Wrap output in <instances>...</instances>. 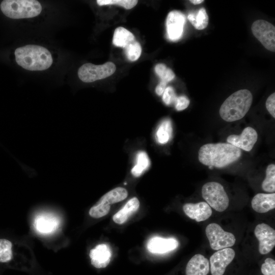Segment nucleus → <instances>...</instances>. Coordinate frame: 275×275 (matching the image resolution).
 Listing matches in <instances>:
<instances>
[{"mask_svg":"<svg viewBox=\"0 0 275 275\" xmlns=\"http://www.w3.org/2000/svg\"><path fill=\"white\" fill-rule=\"evenodd\" d=\"M241 156L240 149L228 143H208L199 150L198 159L209 168H223L237 161Z\"/></svg>","mask_w":275,"mask_h":275,"instance_id":"obj_1","label":"nucleus"},{"mask_svg":"<svg viewBox=\"0 0 275 275\" xmlns=\"http://www.w3.org/2000/svg\"><path fill=\"white\" fill-rule=\"evenodd\" d=\"M17 64L30 71H43L48 69L53 62L50 52L45 47L28 44L17 48L14 52Z\"/></svg>","mask_w":275,"mask_h":275,"instance_id":"obj_2","label":"nucleus"},{"mask_svg":"<svg viewBox=\"0 0 275 275\" xmlns=\"http://www.w3.org/2000/svg\"><path fill=\"white\" fill-rule=\"evenodd\" d=\"M209 269L208 259L201 254H196L186 265V275H207Z\"/></svg>","mask_w":275,"mask_h":275,"instance_id":"obj_18","label":"nucleus"},{"mask_svg":"<svg viewBox=\"0 0 275 275\" xmlns=\"http://www.w3.org/2000/svg\"><path fill=\"white\" fill-rule=\"evenodd\" d=\"M3 13L12 19L29 18L39 15L42 7L36 0H5L0 5Z\"/></svg>","mask_w":275,"mask_h":275,"instance_id":"obj_4","label":"nucleus"},{"mask_svg":"<svg viewBox=\"0 0 275 275\" xmlns=\"http://www.w3.org/2000/svg\"><path fill=\"white\" fill-rule=\"evenodd\" d=\"M235 252L231 248L219 250L210 258V271L212 275H223L226 267L232 261Z\"/></svg>","mask_w":275,"mask_h":275,"instance_id":"obj_11","label":"nucleus"},{"mask_svg":"<svg viewBox=\"0 0 275 275\" xmlns=\"http://www.w3.org/2000/svg\"><path fill=\"white\" fill-rule=\"evenodd\" d=\"M172 123L170 120L166 119L159 124L156 132V139L160 144L167 143L172 137Z\"/></svg>","mask_w":275,"mask_h":275,"instance_id":"obj_24","label":"nucleus"},{"mask_svg":"<svg viewBox=\"0 0 275 275\" xmlns=\"http://www.w3.org/2000/svg\"><path fill=\"white\" fill-rule=\"evenodd\" d=\"M178 245V241L175 238H164L156 236L148 240L147 248L151 253L164 254L174 250Z\"/></svg>","mask_w":275,"mask_h":275,"instance_id":"obj_16","label":"nucleus"},{"mask_svg":"<svg viewBox=\"0 0 275 275\" xmlns=\"http://www.w3.org/2000/svg\"><path fill=\"white\" fill-rule=\"evenodd\" d=\"M202 196L209 206L217 211H224L228 207L229 197L223 186L218 182L204 184L202 188Z\"/></svg>","mask_w":275,"mask_h":275,"instance_id":"obj_5","label":"nucleus"},{"mask_svg":"<svg viewBox=\"0 0 275 275\" xmlns=\"http://www.w3.org/2000/svg\"><path fill=\"white\" fill-rule=\"evenodd\" d=\"M265 106L269 113L275 118V93L270 95L265 102Z\"/></svg>","mask_w":275,"mask_h":275,"instance_id":"obj_33","label":"nucleus"},{"mask_svg":"<svg viewBox=\"0 0 275 275\" xmlns=\"http://www.w3.org/2000/svg\"><path fill=\"white\" fill-rule=\"evenodd\" d=\"M128 196V191L125 188L118 187L104 194L92 206L89 211V215L95 218H98L107 215L111 208V205L121 202Z\"/></svg>","mask_w":275,"mask_h":275,"instance_id":"obj_6","label":"nucleus"},{"mask_svg":"<svg viewBox=\"0 0 275 275\" xmlns=\"http://www.w3.org/2000/svg\"><path fill=\"white\" fill-rule=\"evenodd\" d=\"M211 248L219 250L232 246L235 243V236L230 232L224 231L217 224L211 223L205 229Z\"/></svg>","mask_w":275,"mask_h":275,"instance_id":"obj_8","label":"nucleus"},{"mask_svg":"<svg viewBox=\"0 0 275 275\" xmlns=\"http://www.w3.org/2000/svg\"><path fill=\"white\" fill-rule=\"evenodd\" d=\"M135 41L133 34L123 27H118L115 30L113 43L117 47L125 48Z\"/></svg>","mask_w":275,"mask_h":275,"instance_id":"obj_21","label":"nucleus"},{"mask_svg":"<svg viewBox=\"0 0 275 275\" xmlns=\"http://www.w3.org/2000/svg\"><path fill=\"white\" fill-rule=\"evenodd\" d=\"M189 2L194 5H198V4H200L203 3V2H204V1L203 0H190L189 1Z\"/></svg>","mask_w":275,"mask_h":275,"instance_id":"obj_35","label":"nucleus"},{"mask_svg":"<svg viewBox=\"0 0 275 275\" xmlns=\"http://www.w3.org/2000/svg\"><path fill=\"white\" fill-rule=\"evenodd\" d=\"M185 22L184 15L178 11H171L166 19L168 38L173 41L179 40L182 36Z\"/></svg>","mask_w":275,"mask_h":275,"instance_id":"obj_13","label":"nucleus"},{"mask_svg":"<svg viewBox=\"0 0 275 275\" xmlns=\"http://www.w3.org/2000/svg\"><path fill=\"white\" fill-rule=\"evenodd\" d=\"M262 188L265 191L270 193L275 191V164L271 163L266 169L265 178L262 183Z\"/></svg>","mask_w":275,"mask_h":275,"instance_id":"obj_25","label":"nucleus"},{"mask_svg":"<svg viewBox=\"0 0 275 275\" xmlns=\"http://www.w3.org/2000/svg\"><path fill=\"white\" fill-rule=\"evenodd\" d=\"M190 103L189 100L185 96L177 97L175 102V108L177 111L186 109Z\"/></svg>","mask_w":275,"mask_h":275,"instance_id":"obj_32","label":"nucleus"},{"mask_svg":"<svg viewBox=\"0 0 275 275\" xmlns=\"http://www.w3.org/2000/svg\"><path fill=\"white\" fill-rule=\"evenodd\" d=\"M136 0H97V3L99 6L107 5H118L126 9L133 8L138 3Z\"/></svg>","mask_w":275,"mask_h":275,"instance_id":"obj_29","label":"nucleus"},{"mask_svg":"<svg viewBox=\"0 0 275 275\" xmlns=\"http://www.w3.org/2000/svg\"><path fill=\"white\" fill-rule=\"evenodd\" d=\"M254 36L267 50L275 51V27L264 20L254 21L251 27Z\"/></svg>","mask_w":275,"mask_h":275,"instance_id":"obj_9","label":"nucleus"},{"mask_svg":"<svg viewBox=\"0 0 275 275\" xmlns=\"http://www.w3.org/2000/svg\"><path fill=\"white\" fill-rule=\"evenodd\" d=\"M254 233L259 241V251L261 254H267L275 245V231L268 225L261 223L257 225Z\"/></svg>","mask_w":275,"mask_h":275,"instance_id":"obj_10","label":"nucleus"},{"mask_svg":"<svg viewBox=\"0 0 275 275\" xmlns=\"http://www.w3.org/2000/svg\"><path fill=\"white\" fill-rule=\"evenodd\" d=\"M125 53L130 61H135L140 57L142 48L140 43L135 40L124 48Z\"/></svg>","mask_w":275,"mask_h":275,"instance_id":"obj_28","label":"nucleus"},{"mask_svg":"<svg viewBox=\"0 0 275 275\" xmlns=\"http://www.w3.org/2000/svg\"><path fill=\"white\" fill-rule=\"evenodd\" d=\"M167 84V83L161 81L158 84L155 88V92L158 95L161 96L162 95L166 88Z\"/></svg>","mask_w":275,"mask_h":275,"instance_id":"obj_34","label":"nucleus"},{"mask_svg":"<svg viewBox=\"0 0 275 275\" xmlns=\"http://www.w3.org/2000/svg\"><path fill=\"white\" fill-rule=\"evenodd\" d=\"M187 18L191 24L199 30L205 29L208 24V16L204 8L200 9L198 12L189 13Z\"/></svg>","mask_w":275,"mask_h":275,"instance_id":"obj_23","label":"nucleus"},{"mask_svg":"<svg viewBox=\"0 0 275 275\" xmlns=\"http://www.w3.org/2000/svg\"><path fill=\"white\" fill-rule=\"evenodd\" d=\"M253 209L259 213H265L275 208V193H259L253 198Z\"/></svg>","mask_w":275,"mask_h":275,"instance_id":"obj_19","label":"nucleus"},{"mask_svg":"<svg viewBox=\"0 0 275 275\" xmlns=\"http://www.w3.org/2000/svg\"><path fill=\"white\" fill-rule=\"evenodd\" d=\"M162 95V100L166 105L175 104L177 96L172 87H168L166 88Z\"/></svg>","mask_w":275,"mask_h":275,"instance_id":"obj_31","label":"nucleus"},{"mask_svg":"<svg viewBox=\"0 0 275 275\" xmlns=\"http://www.w3.org/2000/svg\"><path fill=\"white\" fill-rule=\"evenodd\" d=\"M154 69L161 81L167 84L175 77V75L173 71L171 69L167 68L164 64H158L155 66Z\"/></svg>","mask_w":275,"mask_h":275,"instance_id":"obj_27","label":"nucleus"},{"mask_svg":"<svg viewBox=\"0 0 275 275\" xmlns=\"http://www.w3.org/2000/svg\"><path fill=\"white\" fill-rule=\"evenodd\" d=\"M183 210L187 216L197 222L206 220L211 215L212 212L209 205L204 202L196 204H185L183 206Z\"/></svg>","mask_w":275,"mask_h":275,"instance_id":"obj_14","label":"nucleus"},{"mask_svg":"<svg viewBox=\"0 0 275 275\" xmlns=\"http://www.w3.org/2000/svg\"><path fill=\"white\" fill-rule=\"evenodd\" d=\"M92 265L97 268L106 267L111 261L112 251L106 243L99 244L90 252Z\"/></svg>","mask_w":275,"mask_h":275,"instance_id":"obj_15","label":"nucleus"},{"mask_svg":"<svg viewBox=\"0 0 275 275\" xmlns=\"http://www.w3.org/2000/svg\"><path fill=\"white\" fill-rule=\"evenodd\" d=\"M140 207V201L136 197L129 200L124 207L113 216L114 222L121 225L126 222L135 213Z\"/></svg>","mask_w":275,"mask_h":275,"instance_id":"obj_20","label":"nucleus"},{"mask_svg":"<svg viewBox=\"0 0 275 275\" xmlns=\"http://www.w3.org/2000/svg\"><path fill=\"white\" fill-rule=\"evenodd\" d=\"M264 275H275V261L270 258H266L261 268Z\"/></svg>","mask_w":275,"mask_h":275,"instance_id":"obj_30","label":"nucleus"},{"mask_svg":"<svg viewBox=\"0 0 275 275\" xmlns=\"http://www.w3.org/2000/svg\"><path fill=\"white\" fill-rule=\"evenodd\" d=\"M59 219L50 213H42L36 216L34 221V227L41 234H47L53 232L58 228Z\"/></svg>","mask_w":275,"mask_h":275,"instance_id":"obj_17","label":"nucleus"},{"mask_svg":"<svg viewBox=\"0 0 275 275\" xmlns=\"http://www.w3.org/2000/svg\"><path fill=\"white\" fill-rule=\"evenodd\" d=\"M116 69L115 65L111 62L99 65L88 63L79 68L77 74L83 82H92L109 76L115 72Z\"/></svg>","mask_w":275,"mask_h":275,"instance_id":"obj_7","label":"nucleus"},{"mask_svg":"<svg viewBox=\"0 0 275 275\" xmlns=\"http://www.w3.org/2000/svg\"><path fill=\"white\" fill-rule=\"evenodd\" d=\"M12 242L6 239H0V262H9L13 258Z\"/></svg>","mask_w":275,"mask_h":275,"instance_id":"obj_26","label":"nucleus"},{"mask_svg":"<svg viewBox=\"0 0 275 275\" xmlns=\"http://www.w3.org/2000/svg\"><path fill=\"white\" fill-rule=\"evenodd\" d=\"M135 161L131 172L134 177H139L149 169L150 165V159L146 152L140 151L136 154Z\"/></svg>","mask_w":275,"mask_h":275,"instance_id":"obj_22","label":"nucleus"},{"mask_svg":"<svg viewBox=\"0 0 275 275\" xmlns=\"http://www.w3.org/2000/svg\"><path fill=\"white\" fill-rule=\"evenodd\" d=\"M257 139L258 134L256 130L251 127H246L239 135H229L227 142L239 149L249 152L253 149Z\"/></svg>","mask_w":275,"mask_h":275,"instance_id":"obj_12","label":"nucleus"},{"mask_svg":"<svg viewBox=\"0 0 275 275\" xmlns=\"http://www.w3.org/2000/svg\"><path fill=\"white\" fill-rule=\"evenodd\" d=\"M252 101L253 95L250 91L238 90L224 101L219 109V115L229 122L240 120L248 112Z\"/></svg>","mask_w":275,"mask_h":275,"instance_id":"obj_3","label":"nucleus"}]
</instances>
